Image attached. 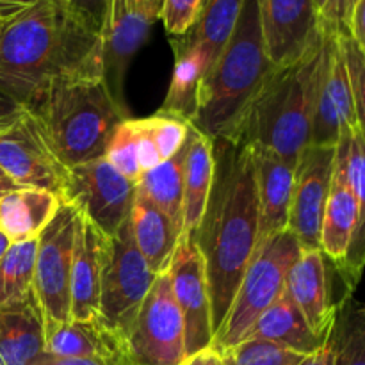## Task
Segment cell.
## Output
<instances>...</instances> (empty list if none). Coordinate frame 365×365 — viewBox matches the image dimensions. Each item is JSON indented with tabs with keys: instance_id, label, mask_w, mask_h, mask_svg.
Listing matches in <instances>:
<instances>
[{
	"instance_id": "6da1fadb",
	"label": "cell",
	"mask_w": 365,
	"mask_h": 365,
	"mask_svg": "<svg viewBox=\"0 0 365 365\" xmlns=\"http://www.w3.org/2000/svg\"><path fill=\"white\" fill-rule=\"evenodd\" d=\"M100 75L102 38L68 0H36L0 25V91L24 109L57 82Z\"/></svg>"
},
{
	"instance_id": "7a4b0ae2",
	"label": "cell",
	"mask_w": 365,
	"mask_h": 365,
	"mask_svg": "<svg viewBox=\"0 0 365 365\" xmlns=\"http://www.w3.org/2000/svg\"><path fill=\"white\" fill-rule=\"evenodd\" d=\"M216 171L192 241L205 260L214 335L223 324L259 239V200L252 148L212 139Z\"/></svg>"
},
{
	"instance_id": "3957f363",
	"label": "cell",
	"mask_w": 365,
	"mask_h": 365,
	"mask_svg": "<svg viewBox=\"0 0 365 365\" xmlns=\"http://www.w3.org/2000/svg\"><path fill=\"white\" fill-rule=\"evenodd\" d=\"M323 57L324 27L302 59L273 68L264 78L227 141L266 148L296 166L310 145Z\"/></svg>"
},
{
	"instance_id": "277c9868",
	"label": "cell",
	"mask_w": 365,
	"mask_h": 365,
	"mask_svg": "<svg viewBox=\"0 0 365 365\" xmlns=\"http://www.w3.org/2000/svg\"><path fill=\"white\" fill-rule=\"evenodd\" d=\"M273 68L264 43L259 0H245L230 39L200 89L192 127L210 139L230 138Z\"/></svg>"
},
{
	"instance_id": "5b68a950",
	"label": "cell",
	"mask_w": 365,
	"mask_h": 365,
	"mask_svg": "<svg viewBox=\"0 0 365 365\" xmlns=\"http://www.w3.org/2000/svg\"><path fill=\"white\" fill-rule=\"evenodd\" d=\"M27 110L66 168L103 157L114 128L128 120L127 103L118 102L103 75L57 82Z\"/></svg>"
},
{
	"instance_id": "8992f818",
	"label": "cell",
	"mask_w": 365,
	"mask_h": 365,
	"mask_svg": "<svg viewBox=\"0 0 365 365\" xmlns=\"http://www.w3.org/2000/svg\"><path fill=\"white\" fill-rule=\"evenodd\" d=\"M299 253L302 246L289 228L257 245L230 310L214 335V349L221 353L250 337L257 319L285 292L289 269Z\"/></svg>"
},
{
	"instance_id": "52a82bcc",
	"label": "cell",
	"mask_w": 365,
	"mask_h": 365,
	"mask_svg": "<svg viewBox=\"0 0 365 365\" xmlns=\"http://www.w3.org/2000/svg\"><path fill=\"white\" fill-rule=\"evenodd\" d=\"M155 277L135 246L128 217L109 237L98 305L100 321L127 342Z\"/></svg>"
},
{
	"instance_id": "ba28073f",
	"label": "cell",
	"mask_w": 365,
	"mask_h": 365,
	"mask_svg": "<svg viewBox=\"0 0 365 365\" xmlns=\"http://www.w3.org/2000/svg\"><path fill=\"white\" fill-rule=\"evenodd\" d=\"M78 210L61 203L53 220L38 237L32 291L45 317V334L70 321V282Z\"/></svg>"
},
{
	"instance_id": "9c48e42d",
	"label": "cell",
	"mask_w": 365,
	"mask_h": 365,
	"mask_svg": "<svg viewBox=\"0 0 365 365\" xmlns=\"http://www.w3.org/2000/svg\"><path fill=\"white\" fill-rule=\"evenodd\" d=\"M138 184L121 175L106 157L70 168L61 202L73 205L110 237L130 217Z\"/></svg>"
},
{
	"instance_id": "30bf717a",
	"label": "cell",
	"mask_w": 365,
	"mask_h": 365,
	"mask_svg": "<svg viewBox=\"0 0 365 365\" xmlns=\"http://www.w3.org/2000/svg\"><path fill=\"white\" fill-rule=\"evenodd\" d=\"M0 170L18 187L41 189L63 198L70 168L57 157L38 118L25 109L0 132Z\"/></svg>"
},
{
	"instance_id": "8fae6325",
	"label": "cell",
	"mask_w": 365,
	"mask_h": 365,
	"mask_svg": "<svg viewBox=\"0 0 365 365\" xmlns=\"http://www.w3.org/2000/svg\"><path fill=\"white\" fill-rule=\"evenodd\" d=\"M132 365H180L185 359V327L170 277L157 274L128 337Z\"/></svg>"
},
{
	"instance_id": "7c38bea8",
	"label": "cell",
	"mask_w": 365,
	"mask_h": 365,
	"mask_svg": "<svg viewBox=\"0 0 365 365\" xmlns=\"http://www.w3.org/2000/svg\"><path fill=\"white\" fill-rule=\"evenodd\" d=\"M175 302L185 327V356L212 346V305L205 260L191 234H182L168 267Z\"/></svg>"
},
{
	"instance_id": "4fadbf2b",
	"label": "cell",
	"mask_w": 365,
	"mask_h": 365,
	"mask_svg": "<svg viewBox=\"0 0 365 365\" xmlns=\"http://www.w3.org/2000/svg\"><path fill=\"white\" fill-rule=\"evenodd\" d=\"M335 146L309 145L294 166L289 230L302 250H319L321 225L335 170Z\"/></svg>"
},
{
	"instance_id": "5bb4252c",
	"label": "cell",
	"mask_w": 365,
	"mask_h": 365,
	"mask_svg": "<svg viewBox=\"0 0 365 365\" xmlns=\"http://www.w3.org/2000/svg\"><path fill=\"white\" fill-rule=\"evenodd\" d=\"M324 57L317 86L310 145L335 146L342 130L359 127L351 82L339 45L337 27L323 21Z\"/></svg>"
},
{
	"instance_id": "9a60e30c",
	"label": "cell",
	"mask_w": 365,
	"mask_h": 365,
	"mask_svg": "<svg viewBox=\"0 0 365 365\" xmlns=\"http://www.w3.org/2000/svg\"><path fill=\"white\" fill-rule=\"evenodd\" d=\"M259 13L274 68L302 59L323 34V20L312 0H259Z\"/></svg>"
},
{
	"instance_id": "2e32d148",
	"label": "cell",
	"mask_w": 365,
	"mask_h": 365,
	"mask_svg": "<svg viewBox=\"0 0 365 365\" xmlns=\"http://www.w3.org/2000/svg\"><path fill=\"white\" fill-rule=\"evenodd\" d=\"M285 292L296 303L316 335L328 339L339 303L331 302L328 259L321 250H302L287 274Z\"/></svg>"
},
{
	"instance_id": "e0dca14e",
	"label": "cell",
	"mask_w": 365,
	"mask_h": 365,
	"mask_svg": "<svg viewBox=\"0 0 365 365\" xmlns=\"http://www.w3.org/2000/svg\"><path fill=\"white\" fill-rule=\"evenodd\" d=\"M109 237L78 212L70 282V319L98 317L100 284Z\"/></svg>"
},
{
	"instance_id": "ac0fdd59",
	"label": "cell",
	"mask_w": 365,
	"mask_h": 365,
	"mask_svg": "<svg viewBox=\"0 0 365 365\" xmlns=\"http://www.w3.org/2000/svg\"><path fill=\"white\" fill-rule=\"evenodd\" d=\"M45 353L61 359L100 360L109 365H132L128 342L114 334L100 317L70 319L45 334Z\"/></svg>"
},
{
	"instance_id": "d6986e66",
	"label": "cell",
	"mask_w": 365,
	"mask_h": 365,
	"mask_svg": "<svg viewBox=\"0 0 365 365\" xmlns=\"http://www.w3.org/2000/svg\"><path fill=\"white\" fill-rule=\"evenodd\" d=\"M255 166L257 200H259V239L257 245L289 227L294 164L259 146H250Z\"/></svg>"
},
{
	"instance_id": "ffe728a7",
	"label": "cell",
	"mask_w": 365,
	"mask_h": 365,
	"mask_svg": "<svg viewBox=\"0 0 365 365\" xmlns=\"http://www.w3.org/2000/svg\"><path fill=\"white\" fill-rule=\"evenodd\" d=\"M356 223H359V202L349 182L344 148L341 143H337L335 170L331 177L330 195L324 207L319 237V250L330 262H334L337 271L341 269L348 257Z\"/></svg>"
},
{
	"instance_id": "44dd1931",
	"label": "cell",
	"mask_w": 365,
	"mask_h": 365,
	"mask_svg": "<svg viewBox=\"0 0 365 365\" xmlns=\"http://www.w3.org/2000/svg\"><path fill=\"white\" fill-rule=\"evenodd\" d=\"M45 355V317L34 291L0 307V365H34Z\"/></svg>"
},
{
	"instance_id": "7402d4cb",
	"label": "cell",
	"mask_w": 365,
	"mask_h": 365,
	"mask_svg": "<svg viewBox=\"0 0 365 365\" xmlns=\"http://www.w3.org/2000/svg\"><path fill=\"white\" fill-rule=\"evenodd\" d=\"M132 235L153 274L166 273L182 232L143 192L135 189L130 210Z\"/></svg>"
},
{
	"instance_id": "603a6c76",
	"label": "cell",
	"mask_w": 365,
	"mask_h": 365,
	"mask_svg": "<svg viewBox=\"0 0 365 365\" xmlns=\"http://www.w3.org/2000/svg\"><path fill=\"white\" fill-rule=\"evenodd\" d=\"M339 143L344 148L349 182L359 202V223H356L355 235H353L348 257L341 269L337 271L346 285V296H351L362 278L365 267V134L360 125L342 130Z\"/></svg>"
},
{
	"instance_id": "cb8c5ba5",
	"label": "cell",
	"mask_w": 365,
	"mask_h": 365,
	"mask_svg": "<svg viewBox=\"0 0 365 365\" xmlns=\"http://www.w3.org/2000/svg\"><path fill=\"white\" fill-rule=\"evenodd\" d=\"M248 339L273 342L305 356L319 351L328 342V339H321L314 334L302 310L289 298L287 292H284L266 312H262Z\"/></svg>"
},
{
	"instance_id": "d4e9b609",
	"label": "cell",
	"mask_w": 365,
	"mask_h": 365,
	"mask_svg": "<svg viewBox=\"0 0 365 365\" xmlns=\"http://www.w3.org/2000/svg\"><path fill=\"white\" fill-rule=\"evenodd\" d=\"M61 198L41 189L20 187L0 200V230L11 242L39 237L61 207Z\"/></svg>"
},
{
	"instance_id": "484cf974",
	"label": "cell",
	"mask_w": 365,
	"mask_h": 365,
	"mask_svg": "<svg viewBox=\"0 0 365 365\" xmlns=\"http://www.w3.org/2000/svg\"><path fill=\"white\" fill-rule=\"evenodd\" d=\"M214 171H216V157H214L212 139L195 128L184 170L182 216H184L185 234H192L202 223L212 189Z\"/></svg>"
},
{
	"instance_id": "4316f807",
	"label": "cell",
	"mask_w": 365,
	"mask_h": 365,
	"mask_svg": "<svg viewBox=\"0 0 365 365\" xmlns=\"http://www.w3.org/2000/svg\"><path fill=\"white\" fill-rule=\"evenodd\" d=\"M171 46L175 52L173 77L160 110L184 118L191 123L198 109L200 89L209 73L210 64L205 52L198 46L182 45L175 39H171Z\"/></svg>"
},
{
	"instance_id": "83f0119b",
	"label": "cell",
	"mask_w": 365,
	"mask_h": 365,
	"mask_svg": "<svg viewBox=\"0 0 365 365\" xmlns=\"http://www.w3.org/2000/svg\"><path fill=\"white\" fill-rule=\"evenodd\" d=\"M195 127L191 125L189 134L182 148L171 159L163 160L146 171L138 182V191L143 192L148 200H152L168 217L175 223V227L184 234V216H182V200H184V170L185 157H187L189 145L192 141Z\"/></svg>"
},
{
	"instance_id": "f1b7e54d",
	"label": "cell",
	"mask_w": 365,
	"mask_h": 365,
	"mask_svg": "<svg viewBox=\"0 0 365 365\" xmlns=\"http://www.w3.org/2000/svg\"><path fill=\"white\" fill-rule=\"evenodd\" d=\"M242 4L245 0H203L195 25L184 36L173 39L182 45L203 50L212 68L234 32Z\"/></svg>"
},
{
	"instance_id": "f546056e",
	"label": "cell",
	"mask_w": 365,
	"mask_h": 365,
	"mask_svg": "<svg viewBox=\"0 0 365 365\" xmlns=\"http://www.w3.org/2000/svg\"><path fill=\"white\" fill-rule=\"evenodd\" d=\"M38 237L11 242L0 259V307L21 302L32 291Z\"/></svg>"
},
{
	"instance_id": "4dcf8cb0",
	"label": "cell",
	"mask_w": 365,
	"mask_h": 365,
	"mask_svg": "<svg viewBox=\"0 0 365 365\" xmlns=\"http://www.w3.org/2000/svg\"><path fill=\"white\" fill-rule=\"evenodd\" d=\"M330 341L334 365H365V305L353 303L351 296L342 298Z\"/></svg>"
},
{
	"instance_id": "1f68e13d",
	"label": "cell",
	"mask_w": 365,
	"mask_h": 365,
	"mask_svg": "<svg viewBox=\"0 0 365 365\" xmlns=\"http://www.w3.org/2000/svg\"><path fill=\"white\" fill-rule=\"evenodd\" d=\"M138 121L146 138L155 146L160 160L171 159L182 148V145L187 139L189 128H191V123L187 120L164 113L160 109L152 116Z\"/></svg>"
},
{
	"instance_id": "d6a6232c",
	"label": "cell",
	"mask_w": 365,
	"mask_h": 365,
	"mask_svg": "<svg viewBox=\"0 0 365 365\" xmlns=\"http://www.w3.org/2000/svg\"><path fill=\"white\" fill-rule=\"evenodd\" d=\"M103 157L128 180L138 184L139 178L143 177V171L139 166V134L135 120L128 118L114 128Z\"/></svg>"
},
{
	"instance_id": "836d02e7",
	"label": "cell",
	"mask_w": 365,
	"mask_h": 365,
	"mask_svg": "<svg viewBox=\"0 0 365 365\" xmlns=\"http://www.w3.org/2000/svg\"><path fill=\"white\" fill-rule=\"evenodd\" d=\"M221 355L225 365H299L307 359L302 353L257 339H248L234 348L225 349Z\"/></svg>"
},
{
	"instance_id": "e575fe53",
	"label": "cell",
	"mask_w": 365,
	"mask_h": 365,
	"mask_svg": "<svg viewBox=\"0 0 365 365\" xmlns=\"http://www.w3.org/2000/svg\"><path fill=\"white\" fill-rule=\"evenodd\" d=\"M337 36L346 61V68H348L349 82H351L356 120H359L360 128L365 134V53L351 38L348 29H337Z\"/></svg>"
},
{
	"instance_id": "d590c367",
	"label": "cell",
	"mask_w": 365,
	"mask_h": 365,
	"mask_svg": "<svg viewBox=\"0 0 365 365\" xmlns=\"http://www.w3.org/2000/svg\"><path fill=\"white\" fill-rule=\"evenodd\" d=\"M203 0H164L160 20L173 38L184 36L195 25Z\"/></svg>"
},
{
	"instance_id": "8d00e7d4",
	"label": "cell",
	"mask_w": 365,
	"mask_h": 365,
	"mask_svg": "<svg viewBox=\"0 0 365 365\" xmlns=\"http://www.w3.org/2000/svg\"><path fill=\"white\" fill-rule=\"evenodd\" d=\"M77 16L96 34H102L109 0H68Z\"/></svg>"
},
{
	"instance_id": "74e56055",
	"label": "cell",
	"mask_w": 365,
	"mask_h": 365,
	"mask_svg": "<svg viewBox=\"0 0 365 365\" xmlns=\"http://www.w3.org/2000/svg\"><path fill=\"white\" fill-rule=\"evenodd\" d=\"M356 2L359 0H328L327 7L321 13V20L337 29H348Z\"/></svg>"
},
{
	"instance_id": "f35d334b",
	"label": "cell",
	"mask_w": 365,
	"mask_h": 365,
	"mask_svg": "<svg viewBox=\"0 0 365 365\" xmlns=\"http://www.w3.org/2000/svg\"><path fill=\"white\" fill-rule=\"evenodd\" d=\"M348 31L351 38L355 39L356 45L365 53V0H359L351 13V20H349Z\"/></svg>"
},
{
	"instance_id": "ab89813d",
	"label": "cell",
	"mask_w": 365,
	"mask_h": 365,
	"mask_svg": "<svg viewBox=\"0 0 365 365\" xmlns=\"http://www.w3.org/2000/svg\"><path fill=\"white\" fill-rule=\"evenodd\" d=\"M24 113L25 109L20 103L14 102L13 98H9V96L0 91V132L11 127Z\"/></svg>"
},
{
	"instance_id": "60d3db41",
	"label": "cell",
	"mask_w": 365,
	"mask_h": 365,
	"mask_svg": "<svg viewBox=\"0 0 365 365\" xmlns=\"http://www.w3.org/2000/svg\"><path fill=\"white\" fill-rule=\"evenodd\" d=\"M180 365H225V362L223 355L217 349H214L212 346H209V348L202 349L195 355L185 356Z\"/></svg>"
},
{
	"instance_id": "b9f144b4",
	"label": "cell",
	"mask_w": 365,
	"mask_h": 365,
	"mask_svg": "<svg viewBox=\"0 0 365 365\" xmlns=\"http://www.w3.org/2000/svg\"><path fill=\"white\" fill-rule=\"evenodd\" d=\"M299 365H334V346H331L330 337H328V342L319 351L307 356Z\"/></svg>"
},
{
	"instance_id": "7bdbcfd3",
	"label": "cell",
	"mask_w": 365,
	"mask_h": 365,
	"mask_svg": "<svg viewBox=\"0 0 365 365\" xmlns=\"http://www.w3.org/2000/svg\"><path fill=\"white\" fill-rule=\"evenodd\" d=\"M34 365H109L100 360H81V359H61V356L45 355Z\"/></svg>"
},
{
	"instance_id": "ee69618b",
	"label": "cell",
	"mask_w": 365,
	"mask_h": 365,
	"mask_svg": "<svg viewBox=\"0 0 365 365\" xmlns=\"http://www.w3.org/2000/svg\"><path fill=\"white\" fill-rule=\"evenodd\" d=\"M128 2L134 4V6L145 7V9H148L150 13H153L155 16H159V20H160V13H163L164 0H128Z\"/></svg>"
},
{
	"instance_id": "f6af8a7d",
	"label": "cell",
	"mask_w": 365,
	"mask_h": 365,
	"mask_svg": "<svg viewBox=\"0 0 365 365\" xmlns=\"http://www.w3.org/2000/svg\"><path fill=\"white\" fill-rule=\"evenodd\" d=\"M14 189H20L9 177H6V173H0V200L7 195V192L14 191Z\"/></svg>"
},
{
	"instance_id": "bcb514c9",
	"label": "cell",
	"mask_w": 365,
	"mask_h": 365,
	"mask_svg": "<svg viewBox=\"0 0 365 365\" xmlns=\"http://www.w3.org/2000/svg\"><path fill=\"white\" fill-rule=\"evenodd\" d=\"M18 9H21V7H16V6H6V4H0V25L4 24V20H6V18H9L11 14L16 13Z\"/></svg>"
},
{
	"instance_id": "7dc6e473",
	"label": "cell",
	"mask_w": 365,
	"mask_h": 365,
	"mask_svg": "<svg viewBox=\"0 0 365 365\" xmlns=\"http://www.w3.org/2000/svg\"><path fill=\"white\" fill-rule=\"evenodd\" d=\"M36 0H0V4H6V6H16V7H25L34 4Z\"/></svg>"
},
{
	"instance_id": "c3c4849f",
	"label": "cell",
	"mask_w": 365,
	"mask_h": 365,
	"mask_svg": "<svg viewBox=\"0 0 365 365\" xmlns=\"http://www.w3.org/2000/svg\"><path fill=\"white\" fill-rule=\"evenodd\" d=\"M9 245H11V241H9V239H7V235L4 234L2 230H0V259H2L4 253L7 252V248H9Z\"/></svg>"
},
{
	"instance_id": "681fc988",
	"label": "cell",
	"mask_w": 365,
	"mask_h": 365,
	"mask_svg": "<svg viewBox=\"0 0 365 365\" xmlns=\"http://www.w3.org/2000/svg\"><path fill=\"white\" fill-rule=\"evenodd\" d=\"M312 2H314V6H316V9L319 11V14H321V13H323L324 7H327L328 0H312Z\"/></svg>"
},
{
	"instance_id": "f907efd6",
	"label": "cell",
	"mask_w": 365,
	"mask_h": 365,
	"mask_svg": "<svg viewBox=\"0 0 365 365\" xmlns=\"http://www.w3.org/2000/svg\"><path fill=\"white\" fill-rule=\"evenodd\" d=\"M0 173H4V171H2V170H0Z\"/></svg>"
}]
</instances>
